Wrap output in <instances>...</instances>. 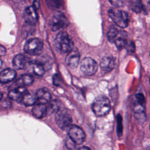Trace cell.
Returning <instances> with one entry per match:
<instances>
[{"instance_id":"cell-1","label":"cell","mask_w":150,"mask_h":150,"mask_svg":"<svg viewBox=\"0 0 150 150\" xmlns=\"http://www.w3.org/2000/svg\"><path fill=\"white\" fill-rule=\"evenodd\" d=\"M73 42L69 35L65 32L59 33L54 39L56 49L62 53H68L73 50Z\"/></svg>"},{"instance_id":"cell-2","label":"cell","mask_w":150,"mask_h":150,"mask_svg":"<svg viewBox=\"0 0 150 150\" xmlns=\"http://www.w3.org/2000/svg\"><path fill=\"white\" fill-rule=\"evenodd\" d=\"M111 109L109 100L104 96L96 98L92 104V110L96 116L101 117L107 114Z\"/></svg>"},{"instance_id":"cell-3","label":"cell","mask_w":150,"mask_h":150,"mask_svg":"<svg viewBox=\"0 0 150 150\" xmlns=\"http://www.w3.org/2000/svg\"><path fill=\"white\" fill-rule=\"evenodd\" d=\"M109 17L120 28H125L128 25L129 19L127 12L117 9H110L108 11Z\"/></svg>"},{"instance_id":"cell-4","label":"cell","mask_w":150,"mask_h":150,"mask_svg":"<svg viewBox=\"0 0 150 150\" xmlns=\"http://www.w3.org/2000/svg\"><path fill=\"white\" fill-rule=\"evenodd\" d=\"M43 48V44L42 40L38 38H32L28 40L23 47L26 53L30 55H39L40 54Z\"/></svg>"},{"instance_id":"cell-5","label":"cell","mask_w":150,"mask_h":150,"mask_svg":"<svg viewBox=\"0 0 150 150\" xmlns=\"http://www.w3.org/2000/svg\"><path fill=\"white\" fill-rule=\"evenodd\" d=\"M69 25V22L64 15L61 12H56L51 18L49 26L53 31H56L66 28Z\"/></svg>"},{"instance_id":"cell-6","label":"cell","mask_w":150,"mask_h":150,"mask_svg":"<svg viewBox=\"0 0 150 150\" xmlns=\"http://www.w3.org/2000/svg\"><path fill=\"white\" fill-rule=\"evenodd\" d=\"M56 122L61 129H66L70 127L72 122V118L66 110H59L56 114Z\"/></svg>"},{"instance_id":"cell-7","label":"cell","mask_w":150,"mask_h":150,"mask_svg":"<svg viewBox=\"0 0 150 150\" xmlns=\"http://www.w3.org/2000/svg\"><path fill=\"white\" fill-rule=\"evenodd\" d=\"M98 69L97 62L90 57H85L80 64V70L86 76H92L96 73Z\"/></svg>"},{"instance_id":"cell-8","label":"cell","mask_w":150,"mask_h":150,"mask_svg":"<svg viewBox=\"0 0 150 150\" xmlns=\"http://www.w3.org/2000/svg\"><path fill=\"white\" fill-rule=\"evenodd\" d=\"M69 138L76 144H81L85 140L86 135L84 131L76 125H70L68 131Z\"/></svg>"},{"instance_id":"cell-9","label":"cell","mask_w":150,"mask_h":150,"mask_svg":"<svg viewBox=\"0 0 150 150\" xmlns=\"http://www.w3.org/2000/svg\"><path fill=\"white\" fill-rule=\"evenodd\" d=\"M30 61L29 58L25 54H18L16 55L12 61L13 66L18 70L24 69L30 65Z\"/></svg>"},{"instance_id":"cell-10","label":"cell","mask_w":150,"mask_h":150,"mask_svg":"<svg viewBox=\"0 0 150 150\" xmlns=\"http://www.w3.org/2000/svg\"><path fill=\"white\" fill-rule=\"evenodd\" d=\"M23 18L25 22L30 25H34L38 21V15L35 8L33 6L26 8L23 13Z\"/></svg>"},{"instance_id":"cell-11","label":"cell","mask_w":150,"mask_h":150,"mask_svg":"<svg viewBox=\"0 0 150 150\" xmlns=\"http://www.w3.org/2000/svg\"><path fill=\"white\" fill-rule=\"evenodd\" d=\"M80 60V54L77 50H72L69 53L66 58V63L67 65L71 69H75L77 67Z\"/></svg>"},{"instance_id":"cell-12","label":"cell","mask_w":150,"mask_h":150,"mask_svg":"<svg viewBox=\"0 0 150 150\" xmlns=\"http://www.w3.org/2000/svg\"><path fill=\"white\" fill-rule=\"evenodd\" d=\"M28 93L27 89L25 87L19 86L18 87L11 90L8 93V97L15 101L21 102L23 96Z\"/></svg>"},{"instance_id":"cell-13","label":"cell","mask_w":150,"mask_h":150,"mask_svg":"<svg viewBox=\"0 0 150 150\" xmlns=\"http://www.w3.org/2000/svg\"><path fill=\"white\" fill-rule=\"evenodd\" d=\"M115 66V61L112 57L105 56L103 57L100 62V68L101 72L108 73L110 72Z\"/></svg>"},{"instance_id":"cell-14","label":"cell","mask_w":150,"mask_h":150,"mask_svg":"<svg viewBox=\"0 0 150 150\" xmlns=\"http://www.w3.org/2000/svg\"><path fill=\"white\" fill-rule=\"evenodd\" d=\"M16 71L15 70L7 68L0 72V82L2 83H9L16 77Z\"/></svg>"},{"instance_id":"cell-15","label":"cell","mask_w":150,"mask_h":150,"mask_svg":"<svg viewBox=\"0 0 150 150\" xmlns=\"http://www.w3.org/2000/svg\"><path fill=\"white\" fill-rule=\"evenodd\" d=\"M38 103L46 104L51 101L52 96L50 92L45 88H40L38 90L35 94Z\"/></svg>"},{"instance_id":"cell-16","label":"cell","mask_w":150,"mask_h":150,"mask_svg":"<svg viewBox=\"0 0 150 150\" xmlns=\"http://www.w3.org/2000/svg\"><path fill=\"white\" fill-rule=\"evenodd\" d=\"M48 113L47 107L45 104L38 103L32 108V114L37 118H42Z\"/></svg>"},{"instance_id":"cell-17","label":"cell","mask_w":150,"mask_h":150,"mask_svg":"<svg viewBox=\"0 0 150 150\" xmlns=\"http://www.w3.org/2000/svg\"><path fill=\"white\" fill-rule=\"evenodd\" d=\"M114 43H115L117 48L119 50H121L125 47L127 44L126 33L125 32H119Z\"/></svg>"},{"instance_id":"cell-18","label":"cell","mask_w":150,"mask_h":150,"mask_svg":"<svg viewBox=\"0 0 150 150\" xmlns=\"http://www.w3.org/2000/svg\"><path fill=\"white\" fill-rule=\"evenodd\" d=\"M30 65L32 67L33 73L37 76H40L45 73V65L43 63H42L40 61H34V62H30Z\"/></svg>"},{"instance_id":"cell-19","label":"cell","mask_w":150,"mask_h":150,"mask_svg":"<svg viewBox=\"0 0 150 150\" xmlns=\"http://www.w3.org/2000/svg\"><path fill=\"white\" fill-rule=\"evenodd\" d=\"M33 78L29 74H23L16 80V84L19 86H27L32 84L33 82Z\"/></svg>"},{"instance_id":"cell-20","label":"cell","mask_w":150,"mask_h":150,"mask_svg":"<svg viewBox=\"0 0 150 150\" xmlns=\"http://www.w3.org/2000/svg\"><path fill=\"white\" fill-rule=\"evenodd\" d=\"M37 101V98L36 94H33L32 93H26L23 97L21 103L25 105L29 106L35 104V103Z\"/></svg>"},{"instance_id":"cell-21","label":"cell","mask_w":150,"mask_h":150,"mask_svg":"<svg viewBox=\"0 0 150 150\" xmlns=\"http://www.w3.org/2000/svg\"><path fill=\"white\" fill-rule=\"evenodd\" d=\"M129 6L135 13H140L144 9V5L141 0H129Z\"/></svg>"},{"instance_id":"cell-22","label":"cell","mask_w":150,"mask_h":150,"mask_svg":"<svg viewBox=\"0 0 150 150\" xmlns=\"http://www.w3.org/2000/svg\"><path fill=\"white\" fill-rule=\"evenodd\" d=\"M118 33L119 31L118 29L115 26H111L107 32V39L109 42L111 43H114Z\"/></svg>"},{"instance_id":"cell-23","label":"cell","mask_w":150,"mask_h":150,"mask_svg":"<svg viewBox=\"0 0 150 150\" xmlns=\"http://www.w3.org/2000/svg\"><path fill=\"white\" fill-rule=\"evenodd\" d=\"M49 7L52 9H59L63 4V0H46Z\"/></svg>"},{"instance_id":"cell-24","label":"cell","mask_w":150,"mask_h":150,"mask_svg":"<svg viewBox=\"0 0 150 150\" xmlns=\"http://www.w3.org/2000/svg\"><path fill=\"white\" fill-rule=\"evenodd\" d=\"M48 103L49 104L47 105L48 113L52 114L55 112H57L59 110V103L56 101H50Z\"/></svg>"},{"instance_id":"cell-25","label":"cell","mask_w":150,"mask_h":150,"mask_svg":"<svg viewBox=\"0 0 150 150\" xmlns=\"http://www.w3.org/2000/svg\"><path fill=\"white\" fill-rule=\"evenodd\" d=\"M135 98H136V103L144 105L145 104V98L144 96L141 93H138L135 96Z\"/></svg>"},{"instance_id":"cell-26","label":"cell","mask_w":150,"mask_h":150,"mask_svg":"<svg viewBox=\"0 0 150 150\" xmlns=\"http://www.w3.org/2000/svg\"><path fill=\"white\" fill-rule=\"evenodd\" d=\"M76 145V144L73 140H71L70 138L67 139V140L66 141V145L67 148H69L71 150H74L75 149Z\"/></svg>"},{"instance_id":"cell-27","label":"cell","mask_w":150,"mask_h":150,"mask_svg":"<svg viewBox=\"0 0 150 150\" xmlns=\"http://www.w3.org/2000/svg\"><path fill=\"white\" fill-rule=\"evenodd\" d=\"M110 2L116 7L122 6L124 3V0H108Z\"/></svg>"},{"instance_id":"cell-28","label":"cell","mask_w":150,"mask_h":150,"mask_svg":"<svg viewBox=\"0 0 150 150\" xmlns=\"http://www.w3.org/2000/svg\"><path fill=\"white\" fill-rule=\"evenodd\" d=\"M53 84L56 86H59L60 84L61 81H60V79L58 75L56 74L53 76Z\"/></svg>"},{"instance_id":"cell-29","label":"cell","mask_w":150,"mask_h":150,"mask_svg":"<svg viewBox=\"0 0 150 150\" xmlns=\"http://www.w3.org/2000/svg\"><path fill=\"white\" fill-rule=\"evenodd\" d=\"M126 48H127V49L128 50V51L131 52H134V50H135V46H134V44L133 43H132L131 42L128 44H127L126 45Z\"/></svg>"},{"instance_id":"cell-30","label":"cell","mask_w":150,"mask_h":150,"mask_svg":"<svg viewBox=\"0 0 150 150\" xmlns=\"http://www.w3.org/2000/svg\"><path fill=\"white\" fill-rule=\"evenodd\" d=\"M6 54V49L1 45H0V56H4Z\"/></svg>"},{"instance_id":"cell-31","label":"cell","mask_w":150,"mask_h":150,"mask_svg":"<svg viewBox=\"0 0 150 150\" xmlns=\"http://www.w3.org/2000/svg\"><path fill=\"white\" fill-rule=\"evenodd\" d=\"M78 150H91L89 148L86 147V146H82L81 148H80Z\"/></svg>"},{"instance_id":"cell-32","label":"cell","mask_w":150,"mask_h":150,"mask_svg":"<svg viewBox=\"0 0 150 150\" xmlns=\"http://www.w3.org/2000/svg\"><path fill=\"white\" fill-rule=\"evenodd\" d=\"M2 96H3L2 93L1 92H0V101L1 100V99H2Z\"/></svg>"},{"instance_id":"cell-33","label":"cell","mask_w":150,"mask_h":150,"mask_svg":"<svg viewBox=\"0 0 150 150\" xmlns=\"http://www.w3.org/2000/svg\"><path fill=\"white\" fill-rule=\"evenodd\" d=\"M1 65H2V61H1V60L0 59V67H1Z\"/></svg>"},{"instance_id":"cell-34","label":"cell","mask_w":150,"mask_h":150,"mask_svg":"<svg viewBox=\"0 0 150 150\" xmlns=\"http://www.w3.org/2000/svg\"><path fill=\"white\" fill-rule=\"evenodd\" d=\"M149 8H150V2H149Z\"/></svg>"},{"instance_id":"cell-35","label":"cell","mask_w":150,"mask_h":150,"mask_svg":"<svg viewBox=\"0 0 150 150\" xmlns=\"http://www.w3.org/2000/svg\"><path fill=\"white\" fill-rule=\"evenodd\" d=\"M149 81H150V78H149Z\"/></svg>"},{"instance_id":"cell-36","label":"cell","mask_w":150,"mask_h":150,"mask_svg":"<svg viewBox=\"0 0 150 150\" xmlns=\"http://www.w3.org/2000/svg\"><path fill=\"white\" fill-rule=\"evenodd\" d=\"M149 128H150V127H149Z\"/></svg>"},{"instance_id":"cell-37","label":"cell","mask_w":150,"mask_h":150,"mask_svg":"<svg viewBox=\"0 0 150 150\" xmlns=\"http://www.w3.org/2000/svg\"><path fill=\"white\" fill-rule=\"evenodd\" d=\"M149 55H150V54H149Z\"/></svg>"}]
</instances>
